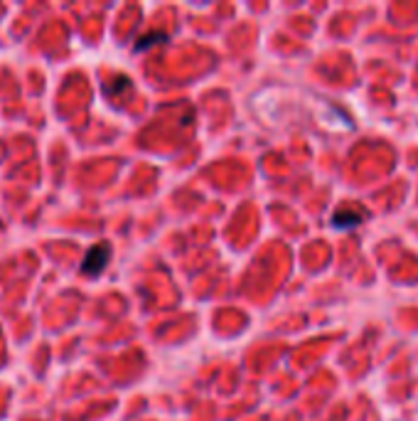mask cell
Segmentation results:
<instances>
[{"instance_id":"cell-1","label":"cell","mask_w":418,"mask_h":421,"mask_svg":"<svg viewBox=\"0 0 418 421\" xmlns=\"http://www.w3.org/2000/svg\"><path fill=\"white\" fill-rule=\"evenodd\" d=\"M111 244L109 242H99V244H94L91 246L89 251H86V256H84V261H82V274L84 276H99L101 271L109 266V261H111Z\"/></svg>"},{"instance_id":"cell-2","label":"cell","mask_w":418,"mask_h":421,"mask_svg":"<svg viewBox=\"0 0 418 421\" xmlns=\"http://www.w3.org/2000/svg\"><path fill=\"white\" fill-rule=\"evenodd\" d=\"M332 227L340 229V232H347V229H355L359 227L362 222H364V214L359 212V209H352V207H340L337 212L332 214Z\"/></svg>"},{"instance_id":"cell-3","label":"cell","mask_w":418,"mask_h":421,"mask_svg":"<svg viewBox=\"0 0 418 421\" xmlns=\"http://www.w3.org/2000/svg\"><path fill=\"white\" fill-rule=\"evenodd\" d=\"M133 91V82L125 74H121V77H114L111 82L104 84V94L106 96H111V99H118V96H125V94Z\"/></svg>"},{"instance_id":"cell-4","label":"cell","mask_w":418,"mask_h":421,"mask_svg":"<svg viewBox=\"0 0 418 421\" xmlns=\"http://www.w3.org/2000/svg\"><path fill=\"white\" fill-rule=\"evenodd\" d=\"M165 40H167V35H165V32H160V30L146 32V35H141L136 40L133 50H136V52H143V50H150V47H155V45H162Z\"/></svg>"}]
</instances>
